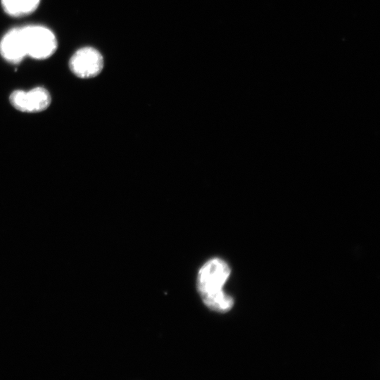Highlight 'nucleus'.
<instances>
[{
  "mask_svg": "<svg viewBox=\"0 0 380 380\" xmlns=\"http://www.w3.org/2000/svg\"><path fill=\"white\" fill-rule=\"evenodd\" d=\"M229 274V265L220 258L208 260L198 272V291L205 305L214 311L226 312L233 306L232 298L222 289Z\"/></svg>",
  "mask_w": 380,
  "mask_h": 380,
  "instance_id": "1",
  "label": "nucleus"
},
{
  "mask_svg": "<svg viewBox=\"0 0 380 380\" xmlns=\"http://www.w3.org/2000/svg\"><path fill=\"white\" fill-rule=\"evenodd\" d=\"M27 56L44 60L51 56L57 49L58 42L49 28L31 25L22 27Z\"/></svg>",
  "mask_w": 380,
  "mask_h": 380,
  "instance_id": "2",
  "label": "nucleus"
},
{
  "mask_svg": "<svg viewBox=\"0 0 380 380\" xmlns=\"http://www.w3.org/2000/svg\"><path fill=\"white\" fill-rule=\"evenodd\" d=\"M69 67L71 72L78 77H94L98 75L103 68V56L94 48L83 47L71 56Z\"/></svg>",
  "mask_w": 380,
  "mask_h": 380,
  "instance_id": "3",
  "label": "nucleus"
},
{
  "mask_svg": "<svg viewBox=\"0 0 380 380\" xmlns=\"http://www.w3.org/2000/svg\"><path fill=\"white\" fill-rule=\"evenodd\" d=\"M9 101L18 110L38 113L49 106L51 97L45 88L37 87L29 91L15 90L11 94Z\"/></svg>",
  "mask_w": 380,
  "mask_h": 380,
  "instance_id": "4",
  "label": "nucleus"
},
{
  "mask_svg": "<svg viewBox=\"0 0 380 380\" xmlns=\"http://www.w3.org/2000/svg\"><path fill=\"white\" fill-rule=\"evenodd\" d=\"M0 54L11 64L20 63L27 56L22 27L8 31L0 41Z\"/></svg>",
  "mask_w": 380,
  "mask_h": 380,
  "instance_id": "5",
  "label": "nucleus"
},
{
  "mask_svg": "<svg viewBox=\"0 0 380 380\" xmlns=\"http://www.w3.org/2000/svg\"><path fill=\"white\" fill-rule=\"evenodd\" d=\"M4 11L13 17H23L33 13L40 0H1Z\"/></svg>",
  "mask_w": 380,
  "mask_h": 380,
  "instance_id": "6",
  "label": "nucleus"
}]
</instances>
